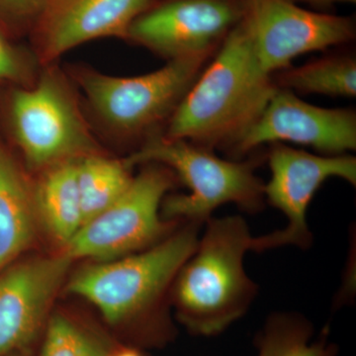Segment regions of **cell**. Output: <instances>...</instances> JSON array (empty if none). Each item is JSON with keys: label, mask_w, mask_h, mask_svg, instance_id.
<instances>
[{"label": "cell", "mask_w": 356, "mask_h": 356, "mask_svg": "<svg viewBox=\"0 0 356 356\" xmlns=\"http://www.w3.org/2000/svg\"><path fill=\"white\" fill-rule=\"evenodd\" d=\"M276 89L241 20L173 112L165 136L207 149L231 147L259 118Z\"/></svg>", "instance_id": "6da1fadb"}, {"label": "cell", "mask_w": 356, "mask_h": 356, "mask_svg": "<svg viewBox=\"0 0 356 356\" xmlns=\"http://www.w3.org/2000/svg\"><path fill=\"white\" fill-rule=\"evenodd\" d=\"M191 257L172 286L178 318L194 336L216 337L247 313L257 285L245 273V257L255 236L240 216L209 218Z\"/></svg>", "instance_id": "7a4b0ae2"}, {"label": "cell", "mask_w": 356, "mask_h": 356, "mask_svg": "<svg viewBox=\"0 0 356 356\" xmlns=\"http://www.w3.org/2000/svg\"><path fill=\"white\" fill-rule=\"evenodd\" d=\"M202 225L187 222L153 247L77 271L67 291L92 304L109 324L137 322L156 310L197 247Z\"/></svg>", "instance_id": "3957f363"}, {"label": "cell", "mask_w": 356, "mask_h": 356, "mask_svg": "<svg viewBox=\"0 0 356 356\" xmlns=\"http://www.w3.org/2000/svg\"><path fill=\"white\" fill-rule=\"evenodd\" d=\"M129 166L158 163L170 168L188 193L166 196L161 205L165 219L203 225L217 208L234 203L257 213L264 206V187L252 161H228L210 149L185 140L154 136L125 159Z\"/></svg>", "instance_id": "277c9868"}, {"label": "cell", "mask_w": 356, "mask_h": 356, "mask_svg": "<svg viewBox=\"0 0 356 356\" xmlns=\"http://www.w3.org/2000/svg\"><path fill=\"white\" fill-rule=\"evenodd\" d=\"M8 116L14 140L34 170L98 153L74 88L58 67L47 65L31 86L14 89Z\"/></svg>", "instance_id": "5b68a950"}, {"label": "cell", "mask_w": 356, "mask_h": 356, "mask_svg": "<svg viewBox=\"0 0 356 356\" xmlns=\"http://www.w3.org/2000/svg\"><path fill=\"white\" fill-rule=\"evenodd\" d=\"M207 58L168 60L143 76H114L81 69L76 77L89 106L105 126L121 135H139L172 117Z\"/></svg>", "instance_id": "8992f818"}, {"label": "cell", "mask_w": 356, "mask_h": 356, "mask_svg": "<svg viewBox=\"0 0 356 356\" xmlns=\"http://www.w3.org/2000/svg\"><path fill=\"white\" fill-rule=\"evenodd\" d=\"M144 165L127 191L107 209L84 222L65 245V252L72 261L119 259L153 247L172 232L173 224L163 219L161 205L175 185L173 172L158 163Z\"/></svg>", "instance_id": "52a82bcc"}, {"label": "cell", "mask_w": 356, "mask_h": 356, "mask_svg": "<svg viewBox=\"0 0 356 356\" xmlns=\"http://www.w3.org/2000/svg\"><path fill=\"white\" fill-rule=\"evenodd\" d=\"M270 179L264 198L282 212L287 225L280 231L257 236V252L294 245L306 250L313 243L307 221L309 206L330 178L356 184V159L350 154H315L281 143L271 144L268 154Z\"/></svg>", "instance_id": "ba28073f"}, {"label": "cell", "mask_w": 356, "mask_h": 356, "mask_svg": "<svg viewBox=\"0 0 356 356\" xmlns=\"http://www.w3.org/2000/svg\"><path fill=\"white\" fill-rule=\"evenodd\" d=\"M243 24L267 74L295 58L346 44L355 36L350 17L315 13L291 0H243Z\"/></svg>", "instance_id": "9c48e42d"}, {"label": "cell", "mask_w": 356, "mask_h": 356, "mask_svg": "<svg viewBox=\"0 0 356 356\" xmlns=\"http://www.w3.org/2000/svg\"><path fill=\"white\" fill-rule=\"evenodd\" d=\"M243 15V0H165L138 16L127 39L168 60L209 56Z\"/></svg>", "instance_id": "30bf717a"}, {"label": "cell", "mask_w": 356, "mask_h": 356, "mask_svg": "<svg viewBox=\"0 0 356 356\" xmlns=\"http://www.w3.org/2000/svg\"><path fill=\"white\" fill-rule=\"evenodd\" d=\"M285 142L337 156L356 149V115L315 106L289 89H276L259 118L229 149L242 156L264 144Z\"/></svg>", "instance_id": "8fae6325"}, {"label": "cell", "mask_w": 356, "mask_h": 356, "mask_svg": "<svg viewBox=\"0 0 356 356\" xmlns=\"http://www.w3.org/2000/svg\"><path fill=\"white\" fill-rule=\"evenodd\" d=\"M159 0H48L31 31L44 65L92 40L127 39L133 21Z\"/></svg>", "instance_id": "7c38bea8"}, {"label": "cell", "mask_w": 356, "mask_h": 356, "mask_svg": "<svg viewBox=\"0 0 356 356\" xmlns=\"http://www.w3.org/2000/svg\"><path fill=\"white\" fill-rule=\"evenodd\" d=\"M72 261L64 252L0 273V356L22 348L37 336Z\"/></svg>", "instance_id": "4fadbf2b"}, {"label": "cell", "mask_w": 356, "mask_h": 356, "mask_svg": "<svg viewBox=\"0 0 356 356\" xmlns=\"http://www.w3.org/2000/svg\"><path fill=\"white\" fill-rule=\"evenodd\" d=\"M32 192L37 221L65 247L84 222L77 184V159L44 170Z\"/></svg>", "instance_id": "5bb4252c"}, {"label": "cell", "mask_w": 356, "mask_h": 356, "mask_svg": "<svg viewBox=\"0 0 356 356\" xmlns=\"http://www.w3.org/2000/svg\"><path fill=\"white\" fill-rule=\"evenodd\" d=\"M36 221L33 192L0 146V273L29 247Z\"/></svg>", "instance_id": "9a60e30c"}, {"label": "cell", "mask_w": 356, "mask_h": 356, "mask_svg": "<svg viewBox=\"0 0 356 356\" xmlns=\"http://www.w3.org/2000/svg\"><path fill=\"white\" fill-rule=\"evenodd\" d=\"M308 318L291 312H278L266 318L255 337L257 356H337L336 343L329 339V327L315 337Z\"/></svg>", "instance_id": "2e32d148"}, {"label": "cell", "mask_w": 356, "mask_h": 356, "mask_svg": "<svg viewBox=\"0 0 356 356\" xmlns=\"http://www.w3.org/2000/svg\"><path fill=\"white\" fill-rule=\"evenodd\" d=\"M130 170L125 159L107 158L99 153L77 159V184L84 222L107 209L127 191L134 177Z\"/></svg>", "instance_id": "e0dca14e"}, {"label": "cell", "mask_w": 356, "mask_h": 356, "mask_svg": "<svg viewBox=\"0 0 356 356\" xmlns=\"http://www.w3.org/2000/svg\"><path fill=\"white\" fill-rule=\"evenodd\" d=\"M283 88L304 95L353 97L356 95V62L351 56H334L286 70Z\"/></svg>", "instance_id": "ac0fdd59"}, {"label": "cell", "mask_w": 356, "mask_h": 356, "mask_svg": "<svg viewBox=\"0 0 356 356\" xmlns=\"http://www.w3.org/2000/svg\"><path fill=\"white\" fill-rule=\"evenodd\" d=\"M41 356H111L102 339L62 315L51 318Z\"/></svg>", "instance_id": "d6986e66"}, {"label": "cell", "mask_w": 356, "mask_h": 356, "mask_svg": "<svg viewBox=\"0 0 356 356\" xmlns=\"http://www.w3.org/2000/svg\"><path fill=\"white\" fill-rule=\"evenodd\" d=\"M39 63L35 54L14 46L0 30V83L19 84V88L31 86L39 76Z\"/></svg>", "instance_id": "ffe728a7"}, {"label": "cell", "mask_w": 356, "mask_h": 356, "mask_svg": "<svg viewBox=\"0 0 356 356\" xmlns=\"http://www.w3.org/2000/svg\"><path fill=\"white\" fill-rule=\"evenodd\" d=\"M47 2L48 0H0V30L31 33Z\"/></svg>", "instance_id": "44dd1931"}, {"label": "cell", "mask_w": 356, "mask_h": 356, "mask_svg": "<svg viewBox=\"0 0 356 356\" xmlns=\"http://www.w3.org/2000/svg\"><path fill=\"white\" fill-rule=\"evenodd\" d=\"M295 3H303L318 9H327L339 3H355L356 0H291Z\"/></svg>", "instance_id": "7402d4cb"}, {"label": "cell", "mask_w": 356, "mask_h": 356, "mask_svg": "<svg viewBox=\"0 0 356 356\" xmlns=\"http://www.w3.org/2000/svg\"><path fill=\"white\" fill-rule=\"evenodd\" d=\"M111 356H143L140 355L139 351L136 350H131V348H127V350H124L119 351V353H115V355Z\"/></svg>", "instance_id": "603a6c76"}]
</instances>
